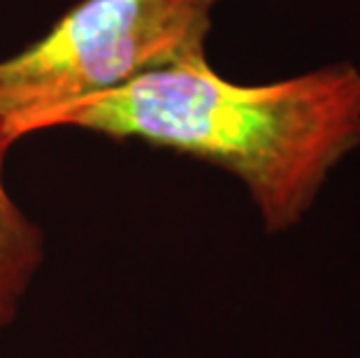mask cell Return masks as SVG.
Instances as JSON below:
<instances>
[{"instance_id":"2","label":"cell","mask_w":360,"mask_h":358,"mask_svg":"<svg viewBox=\"0 0 360 358\" xmlns=\"http://www.w3.org/2000/svg\"><path fill=\"white\" fill-rule=\"evenodd\" d=\"M219 0H79L42 37L0 60V140L49 131L86 98L205 56Z\"/></svg>"},{"instance_id":"1","label":"cell","mask_w":360,"mask_h":358,"mask_svg":"<svg viewBox=\"0 0 360 358\" xmlns=\"http://www.w3.org/2000/svg\"><path fill=\"white\" fill-rule=\"evenodd\" d=\"M51 128L144 142L219 167L242 181L263 231L279 235L302 224L330 174L360 149V68L333 63L235 84L205 54L75 103Z\"/></svg>"},{"instance_id":"3","label":"cell","mask_w":360,"mask_h":358,"mask_svg":"<svg viewBox=\"0 0 360 358\" xmlns=\"http://www.w3.org/2000/svg\"><path fill=\"white\" fill-rule=\"evenodd\" d=\"M10 147L0 140V328L19 314L21 300L44 258L42 231L30 221L5 184V156Z\"/></svg>"}]
</instances>
